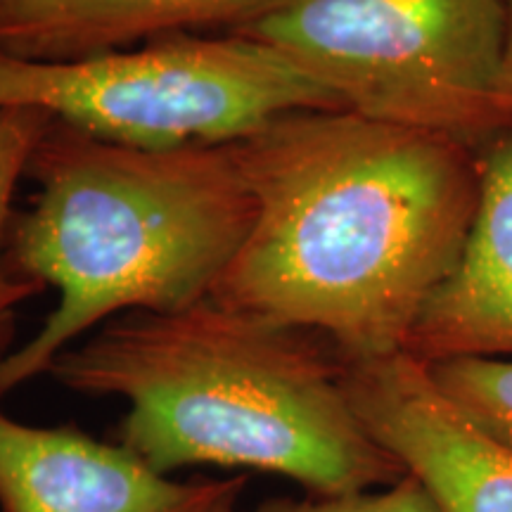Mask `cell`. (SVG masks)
I'll return each mask as SVG.
<instances>
[{"label":"cell","instance_id":"6da1fadb","mask_svg":"<svg viewBox=\"0 0 512 512\" xmlns=\"http://www.w3.org/2000/svg\"><path fill=\"white\" fill-rule=\"evenodd\" d=\"M233 145L254 223L211 299L344 361L406 351L475 216V150L351 110L280 114Z\"/></svg>","mask_w":512,"mask_h":512},{"label":"cell","instance_id":"7a4b0ae2","mask_svg":"<svg viewBox=\"0 0 512 512\" xmlns=\"http://www.w3.org/2000/svg\"><path fill=\"white\" fill-rule=\"evenodd\" d=\"M48 375L69 392L124 401L117 441L166 477L219 465L335 496L406 475L356 415L328 339L211 297L107 320Z\"/></svg>","mask_w":512,"mask_h":512},{"label":"cell","instance_id":"3957f363","mask_svg":"<svg viewBox=\"0 0 512 512\" xmlns=\"http://www.w3.org/2000/svg\"><path fill=\"white\" fill-rule=\"evenodd\" d=\"M27 178L38 190L12 216L5 261L57 306L0 361V401L107 320L209 299L254 223L233 143L145 150L53 117Z\"/></svg>","mask_w":512,"mask_h":512},{"label":"cell","instance_id":"277c9868","mask_svg":"<svg viewBox=\"0 0 512 512\" xmlns=\"http://www.w3.org/2000/svg\"><path fill=\"white\" fill-rule=\"evenodd\" d=\"M228 34L271 48L363 117L472 150L512 126L498 100L501 0H280Z\"/></svg>","mask_w":512,"mask_h":512},{"label":"cell","instance_id":"5b68a950","mask_svg":"<svg viewBox=\"0 0 512 512\" xmlns=\"http://www.w3.org/2000/svg\"><path fill=\"white\" fill-rule=\"evenodd\" d=\"M36 107L112 143L171 150L233 143L299 110H344L335 93L252 38L174 34L72 62L0 53V110Z\"/></svg>","mask_w":512,"mask_h":512},{"label":"cell","instance_id":"8992f818","mask_svg":"<svg viewBox=\"0 0 512 512\" xmlns=\"http://www.w3.org/2000/svg\"><path fill=\"white\" fill-rule=\"evenodd\" d=\"M344 387L366 430L439 512H512V446L467 418L427 363L406 351L344 361Z\"/></svg>","mask_w":512,"mask_h":512},{"label":"cell","instance_id":"52a82bcc","mask_svg":"<svg viewBox=\"0 0 512 512\" xmlns=\"http://www.w3.org/2000/svg\"><path fill=\"white\" fill-rule=\"evenodd\" d=\"M475 157L479 195L463 249L406 344L427 366L512 358V126L484 140Z\"/></svg>","mask_w":512,"mask_h":512},{"label":"cell","instance_id":"ba28073f","mask_svg":"<svg viewBox=\"0 0 512 512\" xmlns=\"http://www.w3.org/2000/svg\"><path fill=\"white\" fill-rule=\"evenodd\" d=\"M202 486L159 475L119 441L27 425L0 406V512H181Z\"/></svg>","mask_w":512,"mask_h":512},{"label":"cell","instance_id":"9c48e42d","mask_svg":"<svg viewBox=\"0 0 512 512\" xmlns=\"http://www.w3.org/2000/svg\"><path fill=\"white\" fill-rule=\"evenodd\" d=\"M280 0H0V53L72 62L162 36L233 31Z\"/></svg>","mask_w":512,"mask_h":512},{"label":"cell","instance_id":"30bf717a","mask_svg":"<svg viewBox=\"0 0 512 512\" xmlns=\"http://www.w3.org/2000/svg\"><path fill=\"white\" fill-rule=\"evenodd\" d=\"M53 114L36 107H5L0 110V361L15 351L17 342V311L27 299L43 294L41 285L19 280L10 273L5 261V240L10 221L15 216L12 197L17 183L27 178L31 152L38 145Z\"/></svg>","mask_w":512,"mask_h":512},{"label":"cell","instance_id":"8fae6325","mask_svg":"<svg viewBox=\"0 0 512 512\" xmlns=\"http://www.w3.org/2000/svg\"><path fill=\"white\" fill-rule=\"evenodd\" d=\"M430 373L467 418L512 446V358H451Z\"/></svg>","mask_w":512,"mask_h":512},{"label":"cell","instance_id":"7c38bea8","mask_svg":"<svg viewBox=\"0 0 512 512\" xmlns=\"http://www.w3.org/2000/svg\"><path fill=\"white\" fill-rule=\"evenodd\" d=\"M252 512H439L432 496L413 475L377 489L351 491V494L304 498H268Z\"/></svg>","mask_w":512,"mask_h":512},{"label":"cell","instance_id":"4fadbf2b","mask_svg":"<svg viewBox=\"0 0 512 512\" xmlns=\"http://www.w3.org/2000/svg\"><path fill=\"white\" fill-rule=\"evenodd\" d=\"M247 486L245 475L223 479H204L200 496L181 512H238L242 491Z\"/></svg>","mask_w":512,"mask_h":512},{"label":"cell","instance_id":"5bb4252c","mask_svg":"<svg viewBox=\"0 0 512 512\" xmlns=\"http://www.w3.org/2000/svg\"><path fill=\"white\" fill-rule=\"evenodd\" d=\"M501 5L505 19V38L501 76H498V100H501L503 114L512 121V0H501Z\"/></svg>","mask_w":512,"mask_h":512}]
</instances>
